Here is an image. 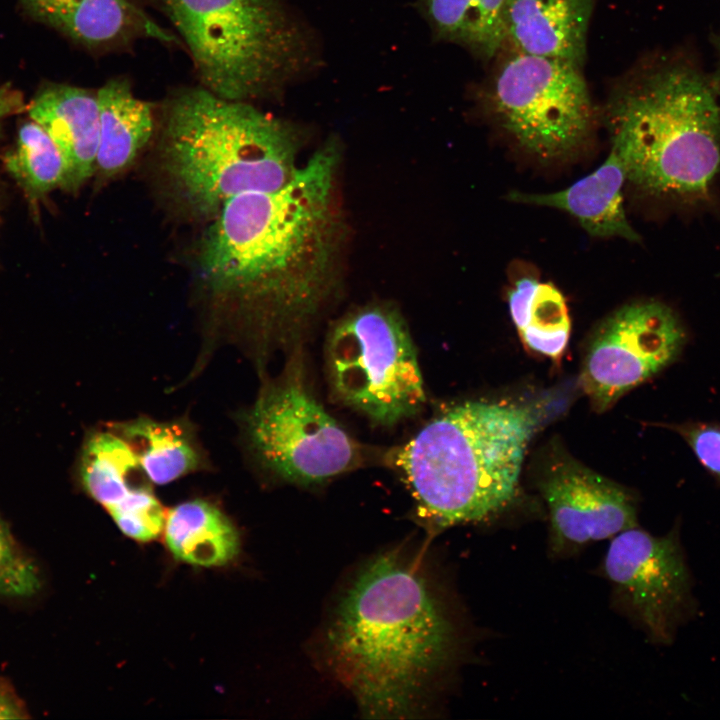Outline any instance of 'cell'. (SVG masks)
Wrapping results in <instances>:
<instances>
[{"label":"cell","mask_w":720,"mask_h":720,"mask_svg":"<svg viewBox=\"0 0 720 720\" xmlns=\"http://www.w3.org/2000/svg\"><path fill=\"white\" fill-rule=\"evenodd\" d=\"M339 163L329 140L281 188L230 198L205 233L204 281L238 295L262 331L293 337L334 290L344 232Z\"/></svg>","instance_id":"1"},{"label":"cell","mask_w":720,"mask_h":720,"mask_svg":"<svg viewBox=\"0 0 720 720\" xmlns=\"http://www.w3.org/2000/svg\"><path fill=\"white\" fill-rule=\"evenodd\" d=\"M326 640L335 674L370 718L416 716L456 649L443 603L397 552L376 556L357 573Z\"/></svg>","instance_id":"2"},{"label":"cell","mask_w":720,"mask_h":720,"mask_svg":"<svg viewBox=\"0 0 720 720\" xmlns=\"http://www.w3.org/2000/svg\"><path fill=\"white\" fill-rule=\"evenodd\" d=\"M613 88L606 121L627 180L657 196H705L720 171V99L711 80L694 64L664 56Z\"/></svg>","instance_id":"3"},{"label":"cell","mask_w":720,"mask_h":720,"mask_svg":"<svg viewBox=\"0 0 720 720\" xmlns=\"http://www.w3.org/2000/svg\"><path fill=\"white\" fill-rule=\"evenodd\" d=\"M529 409L468 401L393 453L420 515L438 528L488 520L513 500L535 427Z\"/></svg>","instance_id":"4"},{"label":"cell","mask_w":720,"mask_h":720,"mask_svg":"<svg viewBox=\"0 0 720 720\" xmlns=\"http://www.w3.org/2000/svg\"><path fill=\"white\" fill-rule=\"evenodd\" d=\"M301 138L294 124L250 102L183 88L166 107L164 168L192 212L213 219L236 195L287 184L300 167Z\"/></svg>","instance_id":"5"},{"label":"cell","mask_w":720,"mask_h":720,"mask_svg":"<svg viewBox=\"0 0 720 720\" xmlns=\"http://www.w3.org/2000/svg\"><path fill=\"white\" fill-rule=\"evenodd\" d=\"M178 31L201 86L225 99L277 94L309 59L282 0H156Z\"/></svg>","instance_id":"6"},{"label":"cell","mask_w":720,"mask_h":720,"mask_svg":"<svg viewBox=\"0 0 720 720\" xmlns=\"http://www.w3.org/2000/svg\"><path fill=\"white\" fill-rule=\"evenodd\" d=\"M335 398L376 424L417 414L426 395L408 327L391 304H367L331 328L326 349Z\"/></svg>","instance_id":"7"},{"label":"cell","mask_w":720,"mask_h":720,"mask_svg":"<svg viewBox=\"0 0 720 720\" xmlns=\"http://www.w3.org/2000/svg\"><path fill=\"white\" fill-rule=\"evenodd\" d=\"M482 97L501 128L543 160L576 151L594 127L595 108L582 68L564 61L507 48Z\"/></svg>","instance_id":"8"},{"label":"cell","mask_w":720,"mask_h":720,"mask_svg":"<svg viewBox=\"0 0 720 720\" xmlns=\"http://www.w3.org/2000/svg\"><path fill=\"white\" fill-rule=\"evenodd\" d=\"M295 356L264 385L245 419L250 447L264 468L300 485L324 482L359 466L361 445L309 391Z\"/></svg>","instance_id":"9"},{"label":"cell","mask_w":720,"mask_h":720,"mask_svg":"<svg viewBox=\"0 0 720 720\" xmlns=\"http://www.w3.org/2000/svg\"><path fill=\"white\" fill-rule=\"evenodd\" d=\"M602 575L616 608L657 645H670L696 615L693 577L681 542L680 525L653 535L638 525L611 539Z\"/></svg>","instance_id":"10"},{"label":"cell","mask_w":720,"mask_h":720,"mask_svg":"<svg viewBox=\"0 0 720 720\" xmlns=\"http://www.w3.org/2000/svg\"><path fill=\"white\" fill-rule=\"evenodd\" d=\"M686 333L675 312L656 301L625 305L604 320L586 350L581 384L602 412L680 354Z\"/></svg>","instance_id":"11"},{"label":"cell","mask_w":720,"mask_h":720,"mask_svg":"<svg viewBox=\"0 0 720 720\" xmlns=\"http://www.w3.org/2000/svg\"><path fill=\"white\" fill-rule=\"evenodd\" d=\"M539 489L548 508L553 558L575 555L638 525L637 500L629 490L568 457L551 463Z\"/></svg>","instance_id":"12"},{"label":"cell","mask_w":720,"mask_h":720,"mask_svg":"<svg viewBox=\"0 0 720 720\" xmlns=\"http://www.w3.org/2000/svg\"><path fill=\"white\" fill-rule=\"evenodd\" d=\"M20 1L34 19L95 52L119 51L146 38L179 43L147 14L139 0Z\"/></svg>","instance_id":"13"},{"label":"cell","mask_w":720,"mask_h":720,"mask_svg":"<svg viewBox=\"0 0 720 720\" xmlns=\"http://www.w3.org/2000/svg\"><path fill=\"white\" fill-rule=\"evenodd\" d=\"M593 4L594 0H508L504 47L582 68Z\"/></svg>","instance_id":"14"},{"label":"cell","mask_w":720,"mask_h":720,"mask_svg":"<svg viewBox=\"0 0 720 720\" xmlns=\"http://www.w3.org/2000/svg\"><path fill=\"white\" fill-rule=\"evenodd\" d=\"M60 150L66 167L65 189L77 192L94 174L99 145L97 92L66 84H47L28 106Z\"/></svg>","instance_id":"15"},{"label":"cell","mask_w":720,"mask_h":720,"mask_svg":"<svg viewBox=\"0 0 720 720\" xmlns=\"http://www.w3.org/2000/svg\"><path fill=\"white\" fill-rule=\"evenodd\" d=\"M627 180L624 165L611 150L607 159L594 172L566 189L544 194L513 191L507 195L512 202L552 207L575 217L590 235L621 237L639 241L640 236L630 225L624 209L622 187Z\"/></svg>","instance_id":"16"},{"label":"cell","mask_w":720,"mask_h":720,"mask_svg":"<svg viewBox=\"0 0 720 720\" xmlns=\"http://www.w3.org/2000/svg\"><path fill=\"white\" fill-rule=\"evenodd\" d=\"M99 145L95 172L114 176L125 170L150 141L155 127L153 106L137 98L122 77L97 91Z\"/></svg>","instance_id":"17"},{"label":"cell","mask_w":720,"mask_h":720,"mask_svg":"<svg viewBox=\"0 0 720 720\" xmlns=\"http://www.w3.org/2000/svg\"><path fill=\"white\" fill-rule=\"evenodd\" d=\"M134 449L141 472L156 485L171 483L205 465L190 424L139 417L111 425Z\"/></svg>","instance_id":"18"},{"label":"cell","mask_w":720,"mask_h":720,"mask_svg":"<svg viewBox=\"0 0 720 720\" xmlns=\"http://www.w3.org/2000/svg\"><path fill=\"white\" fill-rule=\"evenodd\" d=\"M165 543L183 562L221 566L239 552V534L231 520L215 504L204 499L182 502L166 514Z\"/></svg>","instance_id":"19"},{"label":"cell","mask_w":720,"mask_h":720,"mask_svg":"<svg viewBox=\"0 0 720 720\" xmlns=\"http://www.w3.org/2000/svg\"><path fill=\"white\" fill-rule=\"evenodd\" d=\"M507 1L423 0V4L432 30L441 40L462 45L488 60L505 44Z\"/></svg>","instance_id":"20"},{"label":"cell","mask_w":720,"mask_h":720,"mask_svg":"<svg viewBox=\"0 0 720 720\" xmlns=\"http://www.w3.org/2000/svg\"><path fill=\"white\" fill-rule=\"evenodd\" d=\"M137 455L128 441L112 427L89 433L79 456L77 473L86 493L107 511L142 483Z\"/></svg>","instance_id":"21"},{"label":"cell","mask_w":720,"mask_h":720,"mask_svg":"<svg viewBox=\"0 0 720 720\" xmlns=\"http://www.w3.org/2000/svg\"><path fill=\"white\" fill-rule=\"evenodd\" d=\"M4 166L34 211L52 191L65 189L64 158L52 138L33 120L19 128L15 145L5 155Z\"/></svg>","instance_id":"22"},{"label":"cell","mask_w":720,"mask_h":720,"mask_svg":"<svg viewBox=\"0 0 720 720\" xmlns=\"http://www.w3.org/2000/svg\"><path fill=\"white\" fill-rule=\"evenodd\" d=\"M570 329L564 296L554 284L539 282L526 325L518 332L521 341L529 350L558 361L567 347Z\"/></svg>","instance_id":"23"},{"label":"cell","mask_w":720,"mask_h":720,"mask_svg":"<svg viewBox=\"0 0 720 720\" xmlns=\"http://www.w3.org/2000/svg\"><path fill=\"white\" fill-rule=\"evenodd\" d=\"M108 512L123 534L140 542L151 541L164 530V508L147 484L136 487Z\"/></svg>","instance_id":"24"},{"label":"cell","mask_w":720,"mask_h":720,"mask_svg":"<svg viewBox=\"0 0 720 720\" xmlns=\"http://www.w3.org/2000/svg\"><path fill=\"white\" fill-rule=\"evenodd\" d=\"M40 586L37 567L20 549L0 518V595L28 597L37 593Z\"/></svg>","instance_id":"25"},{"label":"cell","mask_w":720,"mask_h":720,"mask_svg":"<svg viewBox=\"0 0 720 720\" xmlns=\"http://www.w3.org/2000/svg\"><path fill=\"white\" fill-rule=\"evenodd\" d=\"M673 428L685 439L705 469L720 480V425L687 423Z\"/></svg>","instance_id":"26"},{"label":"cell","mask_w":720,"mask_h":720,"mask_svg":"<svg viewBox=\"0 0 720 720\" xmlns=\"http://www.w3.org/2000/svg\"><path fill=\"white\" fill-rule=\"evenodd\" d=\"M538 285L537 279L523 277L516 281L508 293L509 312L518 332L526 325L529 308Z\"/></svg>","instance_id":"27"},{"label":"cell","mask_w":720,"mask_h":720,"mask_svg":"<svg viewBox=\"0 0 720 720\" xmlns=\"http://www.w3.org/2000/svg\"><path fill=\"white\" fill-rule=\"evenodd\" d=\"M25 109L23 97L19 91L8 84L0 86V134L3 122L10 116Z\"/></svg>","instance_id":"28"},{"label":"cell","mask_w":720,"mask_h":720,"mask_svg":"<svg viewBox=\"0 0 720 720\" xmlns=\"http://www.w3.org/2000/svg\"><path fill=\"white\" fill-rule=\"evenodd\" d=\"M26 711L17 697L0 684V719L26 718Z\"/></svg>","instance_id":"29"},{"label":"cell","mask_w":720,"mask_h":720,"mask_svg":"<svg viewBox=\"0 0 720 720\" xmlns=\"http://www.w3.org/2000/svg\"><path fill=\"white\" fill-rule=\"evenodd\" d=\"M718 52H719L718 53L719 57H718L717 68H716L713 78L711 79V82H712V85H713L719 99H720V39H719V44H718Z\"/></svg>","instance_id":"30"}]
</instances>
